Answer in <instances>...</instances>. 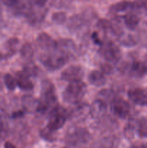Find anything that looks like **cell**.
<instances>
[{
	"instance_id": "obj_1",
	"label": "cell",
	"mask_w": 147,
	"mask_h": 148,
	"mask_svg": "<svg viewBox=\"0 0 147 148\" xmlns=\"http://www.w3.org/2000/svg\"><path fill=\"white\" fill-rule=\"evenodd\" d=\"M69 59V55L57 47L55 50L46 52L40 57V61L45 68L54 71L63 67Z\"/></svg>"
},
{
	"instance_id": "obj_2",
	"label": "cell",
	"mask_w": 147,
	"mask_h": 148,
	"mask_svg": "<svg viewBox=\"0 0 147 148\" xmlns=\"http://www.w3.org/2000/svg\"><path fill=\"white\" fill-rule=\"evenodd\" d=\"M57 101V95L54 85L48 80H43L41 84V98L36 110L39 113H45L56 106Z\"/></svg>"
},
{
	"instance_id": "obj_3",
	"label": "cell",
	"mask_w": 147,
	"mask_h": 148,
	"mask_svg": "<svg viewBox=\"0 0 147 148\" xmlns=\"http://www.w3.org/2000/svg\"><path fill=\"white\" fill-rule=\"evenodd\" d=\"M86 92V84L82 80L69 82L62 93L65 102L74 104L80 102Z\"/></svg>"
},
{
	"instance_id": "obj_4",
	"label": "cell",
	"mask_w": 147,
	"mask_h": 148,
	"mask_svg": "<svg viewBox=\"0 0 147 148\" xmlns=\"http://www.w3.org/2000/svg\"><path fill=\"white\" fill-rule=\"evenodd\" d=\"M67 119V113L63 107L56 105L50 109L47 128L56 132L64 126Z\"/></svg>"
},
{
	"instance_id": "obj_5",
	"label": "cell",
	"mask_w": 147,
	"mask_h": 148,
	"mask_svg": "<svg viewBox=\"0 0 147 148\" xmlns=\"http://www.w3.org/2000/svg\"><path fill=\"white\" fill-rule=\"evenodd\" d=\"M84 75V70L83 68L78 65H72L65 69L61 74L62 80L68 82L80 81Z\"/></svg>"
},
{
	"instance_id": "obj_6",
	"label": "cell",
	"mask_w": 147,
	"mask_h": 148,
	"mask_svg": "<svg viewBox=\"0 0 147 148\" xmlns=\"http://www.w3.org/2000/svg\"><path fill=\"white\" fill-rule=\"evenodd\" d=\"M101 46V53L107 62H116L119 60L121 53L119 48L115 43L109 41L105 44L102 43Z\"/></svg>"
},
{
	"instance_id": "obj_7",
	"label": "cell",
	"mask_w": 147,
	"mask_h": 148,
	"mask_svg": "<svg viewBox=\"0 0 147 148\" xmlns=\"http://www.w3.org/2000/svg\"><path fill=\"white\" fill-rule=\"evenodd\" d=\"M111 110L119 118L125 119L129 116L131 108L130 104L122 98H114L111 101Z\"/></svg>"
},
{
	"instance_id": "obj_8",
	"label": "cell",
	"mask_w": 147,
	"mask_h": 148,
	"mask_svg": "<svg viewBox=\"0 0 147 148\" xmlns=\"http://www.w3.org/2000/svg\"><path fill=\"white\" fill-rule=\"evenodd\" d=\"M128 98L133 103L138 106H147V89L135 88L129 90Z\"/></svg>"
},
{
	"instance_id": "obj_9",
	"label": "cell",
	"mask_w": 147,
	"mask_h": 148,
	"mask_svg": "<svg viewBox=\"0 0 147 148\" xmlns=\"http://www.w3.org/2000/svg\"><path fill=\"white\" fill-rule=\"evenodd\" d=\"M37 44L46 52L55 50L58 47V43L47 33H40L37 38Z\"/></svg>"
},
{
	"instance_id": "obj_10",
	"label": "cell",
	"mask_w": 147,
	"mask_h": 148,
	"mask_svg": "<svg viewBox=\"0 0 147 148\" xmlns=\"http://www.w3.org/2000/svg\"><path fill=\"white\" fill-rule=\"evenodd\" d=\"M17 86L24 91L31 90L33 89V84L29 79V76L24 72H17L15 75Z\"/></svg>"
},
{
	"instance_id": "obj_11",
	"label": "cell",
	"mask_w": 147,
	"mask_h": 148,
	"mask_svg": "<svg viewBox=\"0 0 147 148\" xmlns=\"http://www.w3.org/2000/svg\"><path fill=\"white\" fill-rule=\"evenodd\" d=\"M89 83L97 87H100L106 83L105 74L99 70H93L88 76Z\"/></svg>"
},
{
	"instance_id": "obj_12",
	"label": "cell",
	"mask_w": 147,
	"mask_h": 148,
	"mask_svg": "<svg viewBox=\"0 0 147 148\" xmlns=\"http://www.w3.org/2000/svg\"><path fill=\"white\" fill-rule=\"evenodd\" d=\"M147 72V67L141 62H134L130 67V73L135 77H141Z\"/></svg>"
},
{
	"instance_id": "obj_13",
	"label": "cell",
	"mask_w": 147,
	"mask_h": 148,
	"mask_svg": "<svg viewBox=\"0 0 147 148\" xmlns=\"http://www.w3.org/2000/svg\"><path fill=\"white\" fill-rule=\"evenodd\" d=\"M90 112L93 117H99L106 111V105L104 101L98 99L93 103L91 106Z\"/></svg>"
},
{
	"instance_id": "obj_14",
	"label": "cell",
	"mask_w": 147,
	"mask_h": 148,
	"mask_svg": "<svg viewBox=\"0 0 147 148\" xmlns=\"http://www.w3.org/2000/svg\"><path fill=\"white\" fill-rule=\"evenodd\" d=\"M123 20L126 27L132 30L138 25L140 21L139 17L133 12L127 13L125 15L123 16Z\"/></svg>"
},
{
	"instance_id": "obj_15",
	"label": "cell",
	"mask_w": 147,
	"mask_h": 148,
	"mask_svg": "<svg viewBox=\"0 0 147 148\" xmlns=\"http://www.w3.org/2000/svg\"><path fill=\"white\" fill-rule=\"evenodd\" d=\"M86 131L84 130H76L69 134V140L72 144H77V143L84 142L86 140Z\"/></svg>"
},
{
	"instance_id": "obj_16",
	"label": "cell",
	"mask_w": 147,
	"mask_h": 148,
	"mask_svg": "<svg viewBox=\"0 0 147 148\" xmlns=\"http://www.w3.org/2000/svg\"><path fill=\"white\" fill-rule=\"evenodd\" d=\"M133 7V3L129 2V1H122L114 4L111 8V10L113 12H122L127 11L128 10H130Z\"/></svg>"
},
{
	"instance_id": "obj_17",
	"label": "cell",
	"mask_w": 147,
	"mask_h": 148,
	"mask_svg": "<svg viewBox=\"0 0 147 148\" xmlns=\"http://www.w3.org/2000/svg\"><path fill=\"white\" fill-rule=\"evenodd\" d=\"M20 53L23 59H26V60H30L34 55V51H33V49L31 45L29 43H25L21 48Z\"/></svg>"
},
{
	"instance_id": "obj_18",
	"label": "cell",
	"mask_w": 147,
	"mask_h": 148,
	"mask_svg": "<svg viewBox=\"0 0 147 148\" xmlns=\"http://www.w3.org/2000/svg\"><path fill=\"white\" fill-rule=\"evenodd\" d=\"M4 82L7 89L10 91L14 90L17 86V81H16L15 77H12L10 74L5 75V76L4 77Z\"/></svg>"
},
{
	"instance_id": "obj_19",
	"label": "cell",
	"mask_w": 147,
	"mask_h": 148,
	"mask_svg": "<svg viewBox=\"0 0 147 148\" xmlns=\"http://www.w3.org/2000/svg\"><path fill=\"white\" fill-rule=\"evenodd\" d=\"M23 72L30 76H36L37 74V67L33 63H27L23 68Z\"/></svg>"
},
{
	"instance_id": "obj_20",
	"label": "cell",
	"mask_w": 147,
	"mask_h": 148,
	"mask_svg": "<svg viewBox=\"0 0 147 148\" xmlns=\"http://www.w3.org/2000/svg\"><path fill=\"white\" fill-rule=\"evenodd\" d=\"M52 19L56 24H63L66 20V15L63 12H55L52 16Z\"/></svg>"
},
{
	"instance_id": "obj_21",
	"label": "cell",
	"mask_w": 147,
	"mask_h": 148,
	"mask_svg": "<svg viewBox=\"0 0 147 148\" xmlns=\"http://www.w3.org/2000/svg\"><path fill=\"white\" fill-rule=\"evenodd\" d=\"M121 43L123 44L124 46H133V44H135V42L131 36H127V37H124L123 38H122Z\"/></svg>"
},
{
	"instance_id": "obj_22",
	"label": "cell",
	"mask_w": 147,
	"mask_h": 148,
	"mask_svg": "<svg viewBox=\"0 0 147 148\" xmlns=\"http://www.w3.org/2000/svg\"><path fill=\"white\" fill-rule=\"evenodd\" d=\"M30 2L33 4L34 5L37 6L38 7H43L46 4L48 0H30Z\"/></svg>"
},
{
	"instance_id": "obj_23",
	"label": "cell",
	"mask_w": 147,
	"mask_h": 148,
	"mask_svg": "<svg viewBox=\"0 0 147 148\" xmlns=\"http://www.w3.org/2000/svg\"><path fill=\"white\" fill-rule=\"evenodd\" d=\"M92 38H93L94 41H95V43H97V44H101V45L102 44L100 39H99V37H98V35L96 34V33H95V34L92 35Z\"/></svg>"
},
{
	"instance_id": "obj_24",
	"label": "cell",
	"mask_w": 147,
	"mask_h": 148,
	"mask_svg": "<svg viewBox=\"0 0 147 148\" xmlns=\"http://www.w3.org/2000/svg\"><path fill=\"white\" fill-rule=\"evenodd\" d=\"M4 148H16V147L12 143H10V142H7V143L4 144Z\"/></svg>"
},
{
	"instance_id": "obj_25",
	"label": "cell",
	"mask_w": 147,
	"mask_h": 148,
	"mask_svg": "<svg viewBox=\"0 0 147 148\" xmlns=\"http://www.w3.org/2000/svg\"><path fill=\"white\" fill-rule=\"evenodd\" d=\"M22 114L23 113L21 111H17V112H14V114H12V117L13 118H17V117L22 116Z\"/></svg>"
},
{
	"instance_id": "obj_26",
	"label": "cell",
	"mask_w": 147,
	"mask_h": 148,
	"mask_svg": "<svg viewBox=\"0 0 147 148\" xmlns=\"http://www.w3.org/2000/svg\"><path fill=\"white\" fill-rule=\"evenodd\" d=\"M128 148H146V147H139V146H135V145H133V146H131L130 147Z\"/></svg>"
},
{
	"instance_id": "obj_27",
	"label": "cell",
	"mask_w": 147,
	"mask_h": 148,
	"mask_svg": "<svg viewBox=\"0 0 147 148\" xmlns=\"http://www.w3.org/2000/svg\"><path fill=\"white\" fill-rule=\"evenodd\" d=\"M1 133H2V125H1V124H0V142H1Z\"/></svg>"
},
{
	"instance_id": "obj_28",
	"label": "cell",
	"mask_w": 147,
	"mask_h": 148,
	"mask_svg": "<svg viewBox=\"0 0 147 148\" xmlns=\"http://www.w3.org/2000/svg\"><path fill=\"white\" fill-rule=\"evenodd\" d=\"M1 88V80H0V89Z\"/></svg>"
},
{
	"instance_id": "obj_29",
	"label": "cell",
	"mask_w": 147,
	"mask_h": 148,
	"mask_svg": "<svg viewBox=\"0 0 147 148\" xmlns=\"http://www.w3.org/2000/svg\"><path fill=\"white\" fill-rule=\"evenodd\" d=\"M1 6H0V14H1Z\"/></svg>"
},
{
	"instance_id": "obj_30",
	"label": "cell",
	"mask_w": 147,
	"mask_h": 148,
	"mask_svg": "<svg viewBox=\"0 0 147 148\" xmlns=\"http://www.w3.org/2000/svg\"><path fill=\"white\" fill-rule=\"evenodd\" d=\"M146 148H147V146H146Z\"/></svg>"
}]
</instances>
